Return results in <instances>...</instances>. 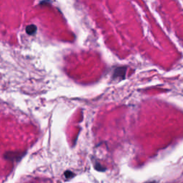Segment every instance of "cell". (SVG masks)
<instances>
[{"label": "cell", "mask_w": 183, "mask_h": 183, "mask_svg": "<svg viewBox=\"0 0 183 183\" xmlns=\"http://www.w3.org/2000/svg\"><path fill=\"white\" fill-rule=\"evenodd\" d=\"M23 156L22 153H17V152H7V154L5 155L6 159H9V160H14L16 159L17 160V157L21 158Z\"/></svg>", "instance_id": "1"}, {"label": "cell", "mask_w": 183, "mask_h": 183, "mask_svg": "<svg viewBox=\"0 0 183 183\" xmlns=\"http://www.w3.org/2000/svg\"><path fill=\"white\" fill-rule=\"evenodd\" d=\"M36 30H37L36 26H34V25H29V26L27 27V29H26L27 33L29 35H31V34H34V33H35V31H36Z\"/></svg>", "instance_id": "2"}, {"label": "cell", "mask_w": 183, "mask_h": 183, "mask_svg": "<svg viewBox=\"0 0 183 183\" xmlns=\"http://www.w3.org/2000/svg\"><path fill=\"white\" fill-rule=\"evenodd\" d=\"M64 176H65L67 179H70L73 178L74 176V174L73 172H70V171H67V172H64Z\"/></svg>", "instance_id": "3"}, {"label": "cell", "mask_w": 183, "mask_h": 183, "mask_svg": "<svg viewBox=\"0 0 183 183\" xmlns=\"http://www.w3.org/2000/svg\"><path fill=\"white\" fill-rule=\"evenodd\" d=\"M146 183H156V182L153 181V182H146Z\"/></svg>", "instance_id": "4"}]
</instances>
